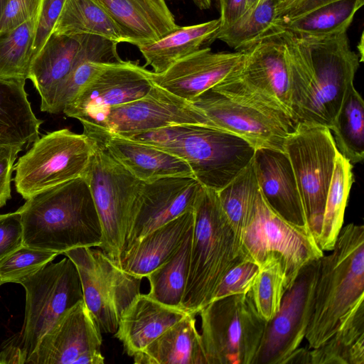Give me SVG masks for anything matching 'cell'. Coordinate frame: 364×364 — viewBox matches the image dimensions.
Segmentation results:
<instances>
[{
    "instance_id": "obj_50",
    "label": "cell",
    "mask_w": 364,
    "mask_h": 364,
    "mask_svg": "<svg viewBox=\"0 0 364 364\" xmlns=\"http://www.w3.org/2000/svg\"><path fill=\"white\" fill-rule=\"evenodd\" d=\"M195 5L200 10H205L210 8L213 0H192Z\"/></svg>"
},
{
    "instance_id": "obj_53",
    "label": "cell",
    "mask_w": 364,
    "mask_h": 364,
    "mask_svg": "<svg viewBox=\"0 0 364 364\" xmlns=\"http://www.w3.org/2000/svg\"><path fill=\"white\" fill-rule=\"evenodd\" d=\"M257 1L258 0H247V10L252 7Z\"/></svg>"
},
{
    "instance_id": "obj_20",
    "label": "cell",
    "mask_w": 364,
    "mask_h": 364,
    "mask_svg": "<svg viewBox=\"0 0 364 364\" xmlns=\"http://www.w3.org/2000/svg\"><path fill=\"white\" fill-rule=\"evenodd\" d=\"M244 55L243 50L213 53L208 47L179 60L163 73L147 70V75L153 84L191 102L236 69Z\"/></svg>"
},
{
    "instance_id": "obj_37",
    "label": "cell",
    "mask_w": 364,
    "mask_h": 364,
    "mask_svg": "<svg viewBox=\"0 0 364 364\" xmlns=\"http://www.w3.org/2000/svg\"><path fill=\"white\" fill-rule=\"evenodd\" d=\"M217 193L220 206L229 223L240 237L252 216L259 193L252 160Z\"/></svg>"
},
{
    "instance_id": "obj_55",
    "label": "cell",
    "mask_w": 364,
    "mask_h": 364,
    "mask_svg": "<svg viewBox=\"0 0 364 364\" xmlns=\"http://www.w3.org/2000/svg\"><path fill=\"white\" fill-rule=\"evenodd\" d=\"M0 364H1V361H0Z\"/></svg>"
},
{
    "instance_id": "obj_48",
    "label": "cell",
    "mask_w": 364,
    "mask_h": 364,
    "mask_svg": "<svg viewBox=\"0 0 364 364\" xmlns=\"http://www.w3.org/2000/svg\"><path fill=\"white\" fill-rule=\"evenodd\" d=\"M331 1L333 0H295L277 12L275 19L296 16Z\"/></svg>"
},
{
    "instance_id": "obj_51",
    "label": "cell",
    "mask_w": 364,
    "mask_h": 364,
    "mask_svg": "<svg viewBox=\"0 0 364 364\" xmlns=\"http://www.w3.org/2000/svg\"><path fill=\"white\" fill-rule=\"evenodd\" d=\"M295 0H279V3L277 7V14L282 9L294 1Z\"/></svg>"
},
{
    "instance_id": "obj_8",
    "label": "cell",
    "mask_w": 364,
    "mask_h": 364,
    "mask_svg": "<svg viewBox=\"0 0 364 364\" xmlns=\"http://www.w3.org/2000/svg\"><path fill=\"white\" fill-rule=\"evenodd\" d=\"M208 364H252L267 326L248 293L214 300L198 313Z\"/></svg>"
},
{
    "instance_id": "obj_43",
    "label": "cell",
    "mask_w": 364,
    "mask_h": 364,
    "mask_svg": "<svg viewBox=\"0 0 364 364\" xmlns=\"http://www.w3.org/2000/svg\"><path fill=\"white\" fill-rule=\"evenodd\" d=\"M65 1V0L41 1L32 48V59L38 54L51 35L63 9Z\"/></svg>"
},
{
    "instance_id": "obj_18",
    "label": "cell",
    "mask_w": 364,
    "mask_h": 364,
    "mask_svg": "<svg viewBox=\"0 0 364 364\" xmlns=\"http://www.w3.org/2000/svg\"><path fill=\"white\" fill-rule=\"evenodd\" d=\"M152 86L144 66L130 60L107 63L65 106L63 112L80 122L139 99Z\"/></svg>"
},
{
    "instance_id": "obj_54",
    "label": "cell",
    "mask_w": 364,
    "mask_h": 364,
    "mask_svg": "<svg viewBox=\"0 0 364 364\" xmlns=\"http://www.w3.org/2000/svg\"><path fill=\"white\" fill-rule=\"evenodd\" d=\"M6 0H0V18L3 11V9L4 8V5Z\"/></svg>"
},
{
    "instance_id": "obj_57",
    "label": "cell",
    "mask_w": 364,
    "mask_h": 364,
    "mask_svg": "<svg viewBox=\"0 0 364 364\" xmlns=\"http://www.w3.org/2000/svg\"><path fill=\"white\" fill-rule=\"evenodd\" d=\"M0 286H1V284H0Z\"/></svg>"
},
{
    "instance_id": "obj_10",
    "label": "cell",
    "mask_w": 364,
    "mask_h": 364,
    "mask_svg": "<svg viewBox=\"0 0 364 364\" xmlns=\"http://www.w3.org/2000/svg\"><path fill=\"white\" fill-rule=\"evenodd\" d=\"M284 151L291 162L308 224L317 242L338 152L333 135L326 126L298 122L285 139Z\"/></svg>"
},
{
    "instance_id": "obj_30",
    "label": "cell",
    "mask_w": 364,
    "mask_h": 364,
    "mask_svg": "<svg viewBox=\"0 0 364 364\" xmlns=\"http://www.w3.org/2000/svg\"><path fill=\"white\" fill-rule=\"evenodd\" d=\"M117 44L100 36L87 34L73 68L55 91L47 112H63L65 106L105 64L122 60Z\"/></svg>"
},
{
    "instance_id": "obj_12",
    "label": "cell",
    "mask_w": 364,
    "mask_h": 364,
    "mask_svg": "<svg viewBox=\"0 0 364 364\" xmlns=\"http://www.w3.org/2000/svg\"><path fill=\"white\" fill-rule=\"evenodd\" d=\"M63 254L76 267L84 302L101 332L114 334L122 314L141 294L142 278L124 271L100 248L76 247Z\"/></svg>"
},
{
    "instance_id": "obj_52",
    "label": "cell",
    "mask_w": 364,
    "mask_h": 364,
    "mask_svg": "<svg viewBox=\"0 0 364 364\" xmlns=\"http://www.w3.org/2000/svg\"><path fill=\"white\" fill-rule=\"evenodd\" d=\"M358 51L360 52V62L363 61V35L361 36V39L360 43H358Z\"/></svg>"
},
{
    "instance_id": "obj_46",
    "label": "cell",
    "mask_w": 364,
    "mask_h": 364,
    "mask_svg": "<svg viewBox=\"0 0 364 364\" xmlns=\"http://www.w3.org/2000/svg\"><path fill=\"white\" fill-rule=\"evenodd\" d=\"M19 148H6L0 150V208L11 198V182L14 162Z\"/></svg>"
},
{
    "instance_id": "obj_3",
    "label": "cell",
    "mask_w": 364,
    "mask_h": 364,
    "mask_svg": "<svg viewBox=\"0 0 364 364\" xmlns=\"http://www.w3.org/2000/svg\"><path fill=\"white\" fill-rule=\"evenodd\" d=\"M121 136L182 159L203 186L217 192L252 161L256 150L231 132L199 124H176Z\"/></svg>"
},
{
    "instance_id": "obj_44",
    "label": "cell",
    "mask_w": 364,
    "mask_h": 364,
    "mask_svg": "<svg viewBox=\"0 0 364 364\" xmlns=\"http://www.w3.org/2000/svg\"><path fill=\"white\" fill-rule=\"evenodd\" d=\"M23 245L21 215L17 210L0 215V260Z\"/></svg>"
},
{
    "instance_id": "obj_49",
    "label": "cell",
    "mask_w": 364,
    "mask_h": 364,
    "mask_svg": "<svg viewBox=\"0 0 364 364\" xmlns=\"http://www.w3.org/2000/svg\"><path fill=\"white\" fill-rule=\"evenodd\" d=\"M151 4L162 14L169 18H174L164 0H149Z\"/></svg>"
},
{
    "instance_id": "obj_45",
    "label": "cell",
    "mask_w": 364,
    "mask_h": 364,
    "mask_svg": "<svg viewBox=\"0 0 364 364\" xmlns=\"http://www.w3.org/2000/svg\"><path fill=\"white\" fill-rule=\"evenodd\" d=\"M42 0H6L0 18V32L11 30L38 14Z\"/></svg>"
},
{
    "instance_id": "obj_47",
    "label": "cell",
    "mask_w": 364,
    "mask_h": 364,
    "mask_svg": "<svg viewBox=\"0 0 364 364\" xmlns=\"http://www.w3.org/2000/svg\"><path fill=\"white\" fill-rule=\"evenodd\" d=\"M220 31L235 23L247 10V0H218Z\"/></svg>"
},
{
    "instance_id": "obj_14",
    "label": "cell",
    "mask_w": 364,
    "mask_h": 364,
    "mask_svg": "<svg viewBox=\"0 0 364 364\" xmlns=\"http://www.w3.org/2000/svg\"><path fill=\"white\" fill-rule=\"evenodd\" d=\"M319 259L305 265L286 291L279 311L267 323L252 364H284L299 347L312 314Z\"/></svg>"
},
{
    "instance_id": "obj_29",
    "label": "cell",
    "mask_w": 364,
    "mask_h": 364,
    "mask_svg": "<svg viewBox=\"0 0 364 364\" xmlns=\"http://www.w3.org/2000/svg\"><path fill=\"white\" fill-rule=\"evenodd\" d=\"M196 322V316L187 314L134 355V363L208 364Z\"/></svg>"
},
{
    "instance_id": "obj_56",
    "label": "cell",
    "mask_w": 364,
    "mask_h": 364,
    "mask_svg": "<svg viewBox=\"0 0 364 364\" xmlns=\"http://www.w3.org/2000/svg\"><path fill=\"white\" fill-rule=\"evenodd\" d=\"M0 150H1V149H0Z\"/></svg>"
},
{
    "instance_id": "obj_31",
    "label": "cell",
    "mask_w": 364,
    "mask_h": 364,
    "mask_svg": "<svg viewBox=\"0 0 364 364\" xmlns=\"http://www.w3.org/2000/svg\"><path fill=\"white\" fill-rule=\"evenodd\" d=\"M364 0H333L301 15L276 18L273 25L304 36L321 37L347 32Z\"/></svg>"
},
{
    "instance_id": "obj_33",
    "label": "cell",
    "mask_w": 364,
    "mask_h": 364,
    "mask_svg": "<svg viewBox=\"0 0 364 364\" xmlns=\"http://www.w3.org/2000/svg\"><path fill=\"white\" fill-rule=\"evenodd\" d=\"M52 33L96 35L125 42L119 27L94 0H65Z\"/></svg>"
},
{
    "instance_id": "obj_38",
    "label": "cell",
    "mask_w": 364,
    "mask_h": 364,
    "mask_svg": "<svg viewBox=\"0 0 364 364\" xmlns=\"http://www.w3.org/2000/svg\"><path fill=\"white\" fill-rule=\"evenodd\" d=\"M38 15L14 28L0 32V77L27 79Z\"/></svg>"
},
{
    "instance_id": "obj_19",
    "label": "cell",
    "mask_w": 364,
    "mask_h": 364,
    "mask_svg": "<svg viewBox=\"0 0 364 364\" xmlns=\"http://www.w3.org/2000/svg\"><path fill=\"white\" fill-rule=\"evenodd\" d=\"M243 50L242 63L231 74L274 101L294 124L285 48L279 31L272 26Z\"/></svg>"
},
{
    "instance_id": "obj_23",
    "label": "cell",
    "mask_w": 364,
    "mask_h": 364,
    "mask_svg": "<svg viewBox=\"0 0 364 364\" xmlns=\"http://www.w3.org/2000/svg\"><path fill=\"white\" fill-rule=\"evenodd\" d=\"M186 314L147 294H139L122 314L114 336L122 342L124 351L133 357Z\"/></svg>"
},
{
    "instance_id": "obj_39",
    "label": "cell",
    "mask_w": 364,
    "mask_h": 364,
    "mask_svg": "<svg viewBox=\"0 0 364 364\" xmlns=\"http://www.w3.org/2000/svg\"><path fill=\"white\" fill-rule=\"evenodd\" d=\"M279 3L258 0L235 23L219 31L217 39L236 50L248 48L271 30Z\"/></svg>"
},
{
    "instance_id": "obj_7",
    "label": "cell",
    "mask_w": 364,
    "mask_h": 364,
    "mask_svg": "<svg viewBox=\"0 0 364 364\" xmlns=\"http://www.w3.org/2000/svg\"><path fill=\"white\" fill-rule=\"evenodd\" d=\"M91 140L92 153L83 178L102 225L100 249L119 267L129 222L144 181L134 176L100 144Z\"/></svg>"
},
{
    "instance_id": "obj_9",
    "label": "cell",
    "mask_w": 364,
    "mask_h": 364,
    "mask_svg": "<svg viewBox=\"0 0 364 364\" xmlns=\"http://www.w3.org/2000/svg\"><path fill=\"white\" fill-rule=\"evenodd\" d=\"M92 149L93 143L90 138L68 129L39 137L14 166L16 191L27 200L60 184L83 177Z\"/></svg>"
},
{
    "instance_id": "obj_34",
    "label": "cell",
    "mask_w": 364,
    "mask_h": 364,
    "mask_svg": "<svg viewBox=\"0 0 364 364\" xmlns=\"http://www.w3.org/2000/svg\"><path fill=\"white\" fill-rule=\"evenodd\" d=\"M353 164L338 151L328 188L320 235L317 239L322 251H331L343 227L345 210L353 183Z\"/></svg>"
},
{
    "instance_id": "obj_42",
    "label": "cell",
    "mask_w": 364,
    "mask_h": 364,
    "mask_svg": "<svg viewBox=\"0 0 364 364\" xmlns=\"http://www.w3.org/2000/svg\"><path fill=\"white\" fill-rule=\"evenodd\" d=\"M259 266L247 258L231 268L218 286L213 301L234 294H247L259 272Z\"/></svg>"
},
{
    "instance_id": "obj_41",
    "label": "cell",
    "mask_w": 364,
    "mask_h": 364,
    "mask_svg": "<svg viewBox=\"0 0 364 364\" xmlns=\"http://www.w3.org/2000/svg\"><path fill=\"white\" fill-rule=\"evenodd\" d=\"M59 255L57 252L22 245L0 260V284L7 282L20 284Z\"/></svg>"
},
{
    "instance_id": "obj_16",
    "label": "cell",
    "mask_w": 364,
    "mask_h": 364,
    "mask_svg": "<svg viewBox=\"0 0 364 364\" xmlns=\"http://www.w3.org/2000/svg\"><path fill=\"white\" fill-rule=\"evenodd\" d=\"M216 127L248 141L255 149L284 151L285 139L295 124L228 97L212 88L192 102Z\"/></svg>"
},
{
    "instance_id": "obj_24",
    "label": "cell",
    "mask_w": 364,
    "mask_h": 364,
    "mask_svg": "<svg viewBox=\"0 0 364 364\" xmlns=\"http://www.w3.org/2000/svg\"><path fill=\"white\" fill-rule=\"evenodd\" d=\"M86 35L51 33L32 59L27 79L41 97L42 112H47L55 91L73 68Z\"/></svg>"
},
{
    "instance_id": "obj_5",
    "label": "cell",
    "mask_w": 364,
    "mask_h": 364,
    "mask_svg": "<svg viewBox=\"0 0 364 364\" xmlns=\"http://www.w3.org/2000/svg\"><path fill=\"white\" fill-rule=\"evenodd\" d=\"M20 284L26 291L25 318L21 332L0 353L1 363H25L43 336L83 300L77 270L68 257L49 262Z\"/></svg>"
},
{
    "instance_id": "obj_27",
    "label": "cell",
    "mask_w": 364,
    "mask_h": 364,
    "mask_svg": "<svg viewBox=\"0 0 364 364\" xmlns=\"http://www.w3.org/2000/svg\"><path fill=\"white\" fill-rule=\"evenodd\" d=\"M25 81L0 77V149L23 150L39 138L43 121L32 110Z\"/></svg>"
},
{
    "instance_id": "obj_35",
    "label": "cell",
    "mask_w": 364,
    "mask_h": 364,
    "mask_svg": "<svg viewBox=\"0 0 364 364\" xmlns=\"http://www.w3.org/2000/svg\"><path fill=\"white\" fill-rule=\"evenodd\" d=\"M193 228L176 252L146 277L150 287L147 294L171 307L181 309L188 274Z\"/></svg>"
},
{
    "instance_id": "obj_11",
    "label": "cell",
    "mask_w": 364,
    "mask_h": 364,
    "mask_svg": "<svg viewBox=\"0 0 364 364\" xmlns=\"http://www.w3.org/2000/svg\"><path fill=\"white\" fill-rule=\"evenodd\" d=\"M240 240L248 256L259 267L273 260L280 262L285 273L287 289L305 265L323 255L312 232L279 216L260 192Z\"/></svg>"
},
{
    "instance_id": "obj_25",
    "label": "cell",
    "mask_w": 364,
    "mask_h": 364,
    "mask_svg": "<svg viewBox=\"0 0 364 364\" xmlns=\"http://www.w3.org/2000/svg\"><path fill=\"white\" fill-rule=\"evenodd\" d=\"M193 224L191 210L157 228L122 255L119 267L133 275L146 277L176 252Z\"/></svg>"
},
{
    "instance_id": "obj_15",
    "label": "cell",
    "mask_w": 364,
    "mask_h": 364,
    "mask_svg": "<svg viewBox=\"0 0 364 364\" xmlns=\"http://www.w3.org/2000/svg\"><path fill=\"white\" fill-rule=\"evenodd\" d=\"M101 333L84 300H81L43 336L25 363L103 364Z\"/></svg>"
},
{
    "instance_id": "obj_36",
    "label": "cell",
    "mask_w": 364,
    "mask_h": 364,
    "mask_svg": "<svg viewBox=\"0 0 364 364\" xmlns=\"http://www.w3.org/2000/svg\"><path fill=\"white\" fill-rule=\"evenodd\" d=\"M338 151L352 164L364 158V103L354 85L348 90L330 129Z\"/></svg>"
},
{
    "instance_id": "obj_17",
    "label": "cell",
    "mask_w": 364,
    "mask_h": 364,
    "mask_svg": "<svg viewBox=\"0 0 364 364\" xmlns=\"http://www.w3.org/2000/svg\"><path fill=\"white\" fill-rule=\"evenodd\" d=\"M202 186L192 176L144 182L130 217L122 255L154 230L193 210Z\"/></svg>"
},
{
    "instance_id": "obj_32",
    "label": "cell",
    "mask_w": 364,
    "mask_h": 364,
    "mask_svg": "<svg viewBox=\"0 0 364 364\" xmlns=\"http://www.w3.org/2000/svg\"><path fill=\"white\" fill-rule=\"evenodd\" d=\"M310 364H364V300L317 348H309Z\"/></svg>"
},
{
    "instance_id": "obj_22",
    "label": "cell",
    "mask_w": 364,
    "mask_h": 364,
    "mask_svg": "<svg viewBox=\"0 0 364 364\" xmlns=\"http://www.w3.org/2000/svg\"><path fill=\"white\" fill-rule=\"evenodd\" d=\"M83 134L100 144L134 176L144 182L169 176H193L182 159L153 146L83 124Z\"/></svg>"
},
{
    "instance_id": "obj_6",
    "label": "cell",
    "mask_w": 364,
    "mask_h": 364,
    "mask_svg": "<svg viewBox=\"0 0 364 364\" xmlns=\"http://www.w3.org/2000/svg\"><path fill=\"white\" fill-rule=\"evenodd\" d=\"M294 34L312 70L307 97L296 123L318 124L330 129L348 90L354 85L360 63L359 54L351 50L347 32L321 37Z\"/></svg>"
},
{
    "instance_id": "obj_1",
    "label": "cell",
    "mask_w": 364,
    "mask_h": 364,
    "mask_svg": "<svg viewBox=\"0 0 364 364\" xmlns=\"http://www.w3.org/2000/svg\"><path fill=\"white\" fill-rule=\"evenodd\" d=\"M18 210L25 246L63 254L102 244L101 223L83 177L32 196Z\"/></svg>"
},
{
    "instance_id": "obj_26",
    "label": "cell",
    "mask_w": 364,
    "mask_h": 364,
    "mask_svg": "<svg viewBox=\"0 0 364 364\" xmlns=\"http://www.w3.org/2000/svg\"><path fill=\"white\" fill-rule=\"evenodd\" d=\"M111 17L126 43L136 46L156 41L179 27L174 18L159 11L149 0H94Z\"/></svg>"
},
{
    "instance_id": "obj_2",
    "label": "cell",
    "mask_w": 364,
    "mask_h": 364,
    "mask_svg": "<svg viewBox=\"0 0 364 364\" xmlns=\"http://www.w3.org/2000/svg\"><path fill=\"white\" fill-rule=\"evenodd\" d=\"M193 212L188 274L181 309L196 316L212 301L226 273L250 257L229 223L217 191L202 186Z\"/></svg>"
},
{
    "instance_id": "obj_40",
    "label": "cell",
    "mask_w": 364,
    "mask_h": 364,
    "mask_svg": "<svg viewBox=\"0 0 364 364\" xmlns=\"http://www.w3.org/2000/svg\"><path fill=\"white\" fill-rule=\"evenodd\" d=\"M256 279L247 292L257 313L266 321L279 309L286 292V277L280 262L270 261L259 267Z\"/></svg>"
},
{
    "instance_id": "obj_13",
    "label": "cell",
    "mask_w": 364,
    "mask_h": 364,
    "mask_svg": "<svg viewBox=\"0 0 364 364\" xmlns=\"http://www.w3.org/2000/svg\"><path fill=\"white\" fill-rule=\"evenodd\" d=\"M80 122L119 136L181 124L215 127L192 102L154 84L145 96L110 107Z\"/></svg>"
},
{
    "instance_id": "obj_28",
    "label": "cell",
    "mask_w": 364,
    "mask_h": 364,
    "mask_svg": "<svg viewBox=\"0 0 364 364\" xmlns=\"http://www.w3.org/2000/svg\"><path fill=\"white\" fill-rule=\"evenodd\" d=\"M220 19L178 28L159 40L137 46L153 72L161 73L179 60L208 48L217 39L220 31Z\"/></svg>"
},
{
    "instance_id": "obj_21",
    "label": "cell",
    "mask_w": 364,
    "mask_h": 364,
    "mask_svg": "<svg viewBox=\"0 0 364 364\" xmlns=\"http://www.w3.org/2000/svg\"><path fill=\"white\" fill-rule=\"evenodd\" d=\"M252 161L259 192L271 209L288 223L311 231L287 154L277 149H257Z\"/></svg>"
},
{
    "instance_id": "obj_4",
    "label": "cell",
    "mask_w": 364,
    "mask_h": 364,
    "mask_svg": "<svg viewBox=\"0 0 364 364\" xmlns=\"http://www.w3.org/2000/svg\"><path fill=\"white\" fill-rule=\"evenodd\" d=\"M364 300V226L342 227L331 253L319 259L312 314L305 338L321 346Z\"/></svg>"
}]
</instances>
